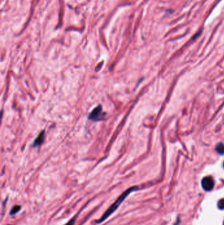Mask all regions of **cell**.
Segmentation results:
<instances>
[{"instance_id":"7","label":"cell","mask_w":224,"mask_h":225,"mask_svg":"<svg viewBox=\"0 0 224 225\" xmlns=\"http://www.w3.org/2000/svg\"><path fill=\"white\" fill-rule=\"evenodd\" d=\"M218 207L221 209V210L224 209V199H221V200L218 201Z\"/></svg>"},{"instance_id":"6","label":"cell","mask_w":224,"mask_h":225,"mask_svg":"<svg viewBox=\"0 0 224 225\" xmlns=\"http://www.w3.org/2000/svg\"><path fill=\"white\" fill-rule=\"evenodd\" d=\"M20 208H21V207H20V205H15L13 207V209H11V214H16L17 213H18L20 211Z\"/></svg>"},{"instance_id":"5","label":"cell","mask_w":224,"mask_h":225,"mask_svg":"<svg viewBox=\"0 0 224 225\" xmlns=\"http://www.w3.org/2000/svg\"><path fill=\"white\" fill-rule=\"evenodd\" d=\"M216 150L219 154L223 155L224 154V144L222 143L218 144L216 147Z\"/></svg>"},{"instance_id":"8","label":"cell","mask_w":224,"mask_h":225,"mask_svg":"<svg viewBox=\"0 0 224 225\" xmlns=\"http://www.w3.org/2000/svg\"><path fill=\"white\" fill-rule=\"evenodd\" d=\"M74 222H75V218L72 219L70 221H69L68 223H66L65 225H73Z\"/></svg>"},{"instance_id":"3","label":"cell","mask_w":224,"mask_h":225,"mask_svg":"<svg viewBox=\"0 0 224 225\" xmlns=\"http://www.w3.org/2000/svg\"><path fill=\"white\" fill-rule=\"evenodd\" d=\"M214 186V181L210 177H206L202 180V187L206 191H211Z\"/></svg>"},{"instance_id":"10","label":"cell","mask_w":224,"mask_h":225,"mask_svg":"<svg viewBox=\"0 0 224 225\" xmlns=\"http://www.w3.org/2000/svg\"><path fill=\"white\" fill-rule=\"evenodd\" d=\"M223 225H224V224H223Z\"/></svg>"},{"instance_id":"4","label":"cell","mask_w":224,"mask_h":225,"mask_svg":"<svg viewBox=\"0 0 224 225\" xmlns=\"http://www.w3.org/2000/svg\"><path fill=\"white\" fill-rule=\"evenodd\" d=\"M44 138H45V132L44 131L41 132L40 134L35 139V141L34 142V146L36 147V146H40V145L43 143V140H44Z\"/></svg>"},{"instance_id":"2","label":"cell","mask_w":224,"mask_h":225,"mask_svg":"<svg viewBox=\"0 0 224 225\" xmlns=\"http://www.w3.org/2000/svg\"><path fill=\"white\" fill-rule=\"evenodd\" d=\"M103 108L101 105H98L91 111L89 116V118L92 121H99L102 117Z\"/></svg>"},{"instance_id":"9","label":"cell","mask_w":224,"mask_h":225,"mask_svg":"<svg viewBox=\"0 0 224 225\" xmlns=\"http://www.w3.org/2000/svg\"><path fill=\"white\" fill-rule=\"evenodd\" d=\"M223 167H224V163H223Z\"/></svg>"},{"instance_id":"1","label":"cell","mask_w":224,"mask_h":225,"mask_svg":"<svg viewBox=\"0 0 224 225\" xmlns=\"http://www.w3.org/2000/svg\"><path fill=\"white\" fill-rule=\"evenodd\" d=\"M136 189H137V187L130 188L128 190L125 191L123 193H122L120 197L116 200L115 202L113 203L111 206H110V207L107 209V211L103 214V215L101 218L97 221V222H98V223H101V222L105 221L107 218H109V217L118 208V207H119L120 204L123 202V201L124 200V199L127 197V196L129 195L131 192L135 190Z\"/></svg>"}]
</instances>
